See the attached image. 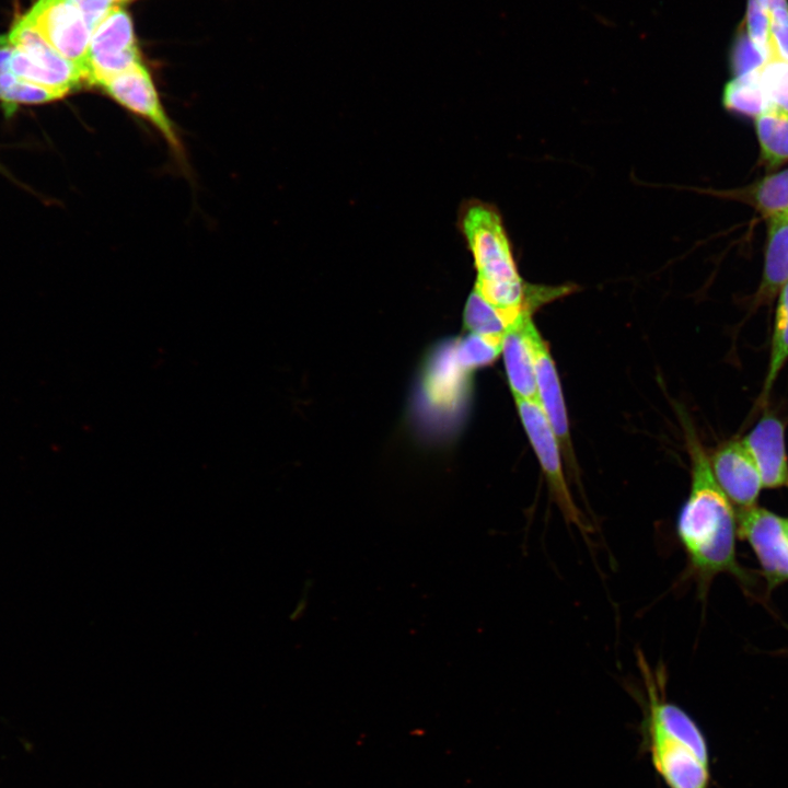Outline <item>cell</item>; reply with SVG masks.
I'll return each mask as SVG.
<instances>
[{
    "label": "cell",
    "instance_id": "6da1fadb",
    "mask_svg": "<svg viewBox=\"0 0 788 788\" xmlns=\"http://www.w3.org/2000/svg\"><path fill=\"white\" fill-rule=\"evenodd\" d=\"M459 229L476 269L475 290L499 310L510 325L575 290L570 283L532 285L520 276L502 217L494 205L477 199L465 201L459 211Z\"/></svg>",
    "mask_w": 788,
    "mask_h": 788
},
{
    "label": "cell",
    "instance_id": "7a4b0ae2",
    "mask_svg": "<svg viewBox=\"0 0 788 788\" xmlns=\"http://www.w3.org/2000/svg\"><path fill=\"white\" fill-rule=\"evenodd\" d=\"M686 441L692 459V485L675 530L687 557L688 571L703 590L717 573H741L735 558L737 513L691 428H686Z\"/></svg>",
    "mask_w": 788,
    "mask_h": 788
},
{
    "label": "cell",
    "instance_id": "3957f363",
    "mask_svg": "<svg viewBox=\"0 0 788 788\" xmlns=\"http://www.w3.org/2000/svg\"><path fill=\"white\" fill-rule=\"evenodd\" d=\"M8 35L13 46L9 69L18 78L66 96L85 83L82 70L56 51L22 18L15 21Z\"/></svg>",
    "mask_w": 788,
    "mask_h": 788
},
{
    "label": "cell",
    "instance_id": "277c9868",
    "mask_svg": "<svg viewBox=\"0 0 788 788\" xmlns=\"http://www.w3.org/2000/svg\"><path fill=\"white\" fill-rule=\"evenodd\" d=\"M521 422L538 459L552 500L568 524L588 535L591 526L576 505L565 478L560 444L538 401L515 399Z\"/></svg>",
    "mask_w": 788,
    "mask_h": 788
},
{
    "label": "cell",
    "instance_id": "5b68a950",
    "mask_svg": "<svg viewBox=\"0 0 788 788\" xmlns=\"http://www.w3.org/2000/svg\"><path fill=\"white\" fill-rule=\"evenodd\" d=\"M140 61L131 18L126 10L114 5L92 30L85 83L101 86Z\"/></svg>",
    "mask_w": 788,
    "mask_h": 788
},
{
    "label": "cell",
    "instance_id": "8992f818",
    "mask_svg": "<svg viewBox=\"0 0 788 788\" xmlns=\"http://www.w3.org/2000/svg\"><path fill=\"white\" fill-rule=\"evenodd\" d=\"M21 18L84 74L92 30L72 0H37Z\"/></svg>",
    "mask_w": 788,
    "mask_h": 788
},
{
    "label": "cell",
    "instance_id": "52a82bcc",
    "mask_svg": "<svg viewBox=\"0 0 788 788\" xmlns=\"http://www.w3.org/2000/svg\"><path fill=\"white\" fill-rule=\"evenodd\" d=\"M100 88L123 107L152 124L175 154L183 155L174 125L162 106L150 72L141 61L105 81Z\"/></svg>",
    "mask_w": 788,
    "mask_h": 788
},
{
    "label": "cell",
    "instance_id": "ba28073f",
    "mask_svg": "<svg viewBox=\"0 0 788 788\" xmlns=\"http://www.w3.org/2000/svg\"><path fill=\"white\" fill-rule=\"evenodd\" d=\"M737 531L752 546L770 587L788 580V536L783 518L756 506L739 509Z\"/></svg>",
    "mask_w": 788,
    "mask_h": 788
},
{
    "label": "cell",
    "instance_id": "9c48e42d",
    "mask_svg": "<svg viewBox=\"0 0 788 788\" xmlns=\"http://www.w3.org/2000/svg\"><path fill=\"white\" fill-rule=\"evenodd\" d=\"M524 333L530 344L535 369L537 401L547 416L567 461L573 459L567 409L549 347L537 331L532 315L524 318Z\"/></svg>",
    "mask_w": 788,
    "mask_h": 788
},
{
    "label": "cell",
    "instance_id": "30bf717a",
    "mask_svg": "<svg viewBox=\"0 0 788 788\" xmlns=\"http://www.w3.org/2000/svg\"><path fill=\"white\" fill-rule=\"evenodd\" d=\"M710 465L718 485L731 503L740 509L755 506L763 486L755 462L742 439L729 441L719 448Z\"/></svg>",
    "mask_w": 788,
    "mask_h": 788
},
{
    "label": "cell",
    "instance_id": "8fae6325",
    "mask_svg": "<svg viewBox=\"0 0 788 788\" xmlns=\"http://www.w3.org/2000/svg\"><path fill=\"white\" fill-rule=\"evenodd\" d=\"M758 470L763 488L788 486V457L783 422L764 415L742 439Z\"/></svg>",
    "mask_w": 788,
    "mask_h": 788
},
{
    "label": "cell",
    "instance_id": "7c38bea8",
    "mask_svg": "<svg viewBox=\"0 0 788 788\" xmlns=\"http://www.w3.org/2000/svg\"><path fill=\"white\" fill-rule=\"evenodd\" d=\"M648 721L653 762L668 785L671 788H707L708 765L687 746L661 730L658 725Z\"/></svg>",
    "mask_w": 788,
    "mask_h": 788
},
{
    "label": "cell",
    "instance_id": "4fadbf2b",
    "mask_svg": "<svg viewBox=\"0 0 788 788\" xmlns=\"http://www.w3.org/2000/svg\"><path fill=\"white\" fill-rule=\"evenodd\" d=\"M522 315L505 332L501 339V354L510 389L515 399L537 401L534 360L524 333Z\"/></svg>",
    "mask_w": 788,
    "mask_h": 788
},
{
    "label": "cell",
    "instance_id": "5bb4252c",
    "mask_svg": "<svg viewBox=\"0 0 788 788\" xmlns=\"http://www.w3.org/2000/svg\"><path fill=\"white\" fill-rule=\"evenodd\" d=\"M762 283L757 299H773L788 281V213L769 217Z\"/></svg>",
    "mask_w": 788,
    "mask_h": 788
},
{
    "label": "cell",
    "instance_id": "9a60e30c",
    "mask_svg": "<svg viewBox=\"0 0 788 788\" xmlns=\"http://www.w3.org/2000/svg\"><path fill=\"white\" fill-rule=\"evenodd\" d=\"M722 103L730 112L754 118L773 111L762 86L758 71L733 77V79L725 85Z\"/></svg>",
    "mask_w": 788,
    "mask_h": 788
},
{
    "label": "cell",
    "instance_id": "2e32d148",
    "mask_svg": "<svg viewBox=\"0 0 788 788\" xmlns=\"http://www.w3.org/2000/svg\"><path fill=\"white\" fill-rule=\"evenodd\" d=\"M65 96L56 90L22 80L11 71L0 74V103L8 115L21 105H40Z\"/></svg>",
    "mask_w": 788,
    "mask_h": 788
},
{
    "label": "cell",
    "instance_id": "e0dca14e",
    "mask_svg": "<svg viewBox=\"0 0 788 788\" xmlns=\"http://www.w3.org/2000/svg\"><path fill=\"white\" fill-rule=\"evenodd\" d=\"M763 160L770 166L788 161V115L767 112L755 117Z\"/></svg>",
    "mask_w": 788,
    "mask_h": 788
},
{
    "label": "cell",
    "instance_id": "ac0fdd59",
    "mask_svg": "<svg viewBox=\"0 0 788 788\" xmlns=\"http://www.w3.org/2000/svg\"><path fill=\"white\" fill-rule=\"evenodd\" d=\"M788 360V281L779 290L776 308L774 329L770 345L769 366L764 382L763 397H766L772 386Z\"/></svg>",
    "mask_w": 788,
    "mask_h": 788
},
{
    "label": "cell",
    "instance_id": "d6986e66",
    "mask_svg": "<svg viewBox=\"0 0 788 788\" xmlns=\"http://www.w3.org/2000/svg\"><path fill=\"white\" fill-rule=\"evenodd\" d=\"M464 323L471 333L502 338L510 326L505 315L486 301L475 289L468 296L464 310Z\"/></svg>",
    "mask_w": 788,
    "mask_h": 788
},
{
    "label": "cell",
    "instance_id": "ffe728a7",
    "mask_svg": "<svg viewBox=\"0 0 788 788\" xmlns=\"http://www.w3.org/2000/svg\"><path fill=\"white\" fill-rule=\"evenodd\" d=\"M749 195L766 218L788 213V169L764 177Z\"/></svg>",
    "mask_w": 788,
    "mask_h": 788
},
{
    "label": "cell",
    "instance_id": "44dd1931",
    "mask_svg": "<svg viewBox=\"0 0 788 788\" xmlns=\"http://www.w3.org/2000/svg\"><path fill=\"white\" fill-rule=\"evenodd\" d=\"M501 339L471 333L455 347V358L463 369L491 363L501 352Z\"/></svg>",
    "mask_w": 788,
    "mask_h": 788
},
{
    "label": "cell",
    "instance_id": "7402d4cb",
    "mask_svg": "<svg viewBox=\"0 0 788 788\" xmlns=\"http://www.w3.org/2000/svg\"><path fill=\"white\" fill-rule=\"evenodd\" d=\"M758 76L773 111L788 115V61L774 55Z\"/></svg>",
    "mask_w": 788,
    "mask_h": 788
},
{
    "label": "cell",
    "instance_id": "603a6c76",
    "mask_svg": "<svg viewBox=\"0 0 788 788\" xmlns=\"http://www.w3.org/2000/svg\"><path fill=\"white\" fill-rule=\"evenodd\" d=\"M744 25L752 43L769 60L775 54L766 0H748Z\"/></svg>",
    "mask_w": 788,
    "mask_h": 788
},
{
    "label": "cell",
    "instance_id": "cb8c5ba5",
    "mask_svg": "<svg viewBox=\"0 0 788 788\" xmlns=\"http://www.w3.org/2000/svg\"><path fill=\"white\" fill-rule=\"evenodd\" d=\"M767 62L750 39L745 28L742 30L731 51V68L734 77L757 72Z\"/></svg>",
    "mask_w": 788,
    "mask_h": 788
},
{
    "label": "cell",
    "instance_id": "d4e9b609",
    "mask_svg": "<svg viewBox=\"0 0 788 788\" xmlns=\"http://www.w3.org/2000/svg\"><path fill=\"white\" fill-rule=\"evenodd\" d=\"M83 13L91 30L115 5V0H72Z\"/></svg>",
    "mask_w": 788,
    "mask_h": 788
},
{
    "label": "cell",
    "instance_id": "484cf974",
    "mask_svg": "<svg viewBox=\"0 0 788 788\" xmlns=\"http://www.w3.org/2000/svg\"><path fill=\"white\" fill-rule=\"evenodd\" d=\"M13 46L9 45L0 48V74L10 71V59L12 55Z\"/></svg>",
    "mask_w": 788,
    "mask_h": 788
},
{
    "label": "cell",
    "instance_id": "4316f807",
    "mask_svg": "<svg viewBox=\"0 0 788 788\" xmlns=\"http://www.w3.org/2000/svg\"><path fill=\"white\" fill-rule=\"evenodd\" d=\"M0 173H1L2 175H4V176L9 177V178L12 179L13 182H15V183L18 182V181L12 176V174L9 172V170H8L1 162H0Z\"/></svg>",
    "mask_w": 788,
    "mask_h": 788
},
{
    "label": "cell",
    "instance_id": "83f0119b",
    "mask_svg": "<svg viewBox=\"0 0 788 788\" xmlns=\"http://www.w3.org/2000/svg\"><path fill=\"white\" fill-rule=\"evenodd\" d=\"M9 45H10L9 35L0 34V48L9 46Z\"/></svg>",
    "mask_w": 788,
    "mask_h": 788
},
{
    "label": "cell",
    "instance_id": "f1b7e54d",
    "mask_svg": "<svg viewBox=\"0 0 788 788\" xmlns=\"http://www.w3.org/2000/svg\"><path fill=\"white\" fill-rule=\"evenodd\" d=\"M784 525H785V530H786V533L788 536V519H784Z\"/></svg>",
    "mask_w": 788,
    "mask_h": 788
},
{
    "label": "cell",
    "instance_id": "f546056e",
    "mask_svg": "<svg viewBox=\"0 0 788 788\" xmlns=\"http://www.w3.org/2000/svg\"><path fill=\"white\" fill-rule=\"evenodd\" d=\"M121 1H128V0H115V3H116V2H121Z\"/></svg>",
    "mask_w": 788,
    "mask_h": 788
}]
</instances>
